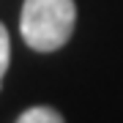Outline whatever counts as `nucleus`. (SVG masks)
<instances>
[{
    "label": "nucleus",
    "mask_w": 123,
    "mask_h": 123,
    "mask_svg": "<svg viewBox=\"0 0 123 123\" xmlns=\"http://www.w3.org/2000/svg\"><path fill=\"white\" fill-rule=\"evenodd\" d=\"M77 22L74 0H25L19 30L36 52H55L71 38Z\"/></svg>",
    "instance_id": "1"
},
{
    "label": "nucleus",
    "mask_w": 123,
    "mask_h": 123,
    "mask_svg": "<svg viewBox=\"0 0 123 123\" xmlns=\"http://www.w3.org/2000/svg\"><path fill=\"white\" fill-rule=\"evenodd\" d=\"M14 123H66V120L52 107H30V110H25Z\"/></svg>",
    "instance_id": "2"
},
{
    "label": "nucleus",
    "mask_w": 123,
    "mask_h": 123,
    "mask_svg": "<svg viewBox=\"0 0 123 123\" xmlns=\"http://www.w3.org/2000/svg\"><path fill=\"white\" fill-rule=\"evenodd\" d=\"M8 60H11V38H8V30L0 22V82H3V74L8 68Z\"/></svg>",
    "instance_id": "3"
}]
</instances>
